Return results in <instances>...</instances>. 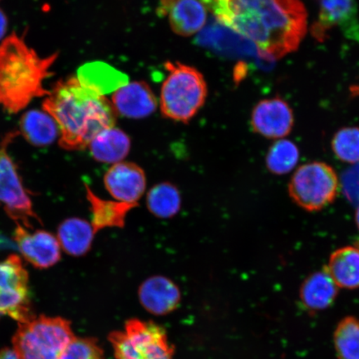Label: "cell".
Listing matches in <instances>:
<instances>
[{"label":"cell","instance_id":"f1b7e54d","mask_svg":"<svg viewBox=\"0 0 359 359\" xmlns=\"http://www.w3.org/2000/svg\"><path fill=\"white\" fill-rule=\"evenodd\" d=\"M60 359H104V355L96 339L74 337Z\"/></svg>","mask_w":359,"mask_h":359},{"label":"cell","instance_id":"30bf717a","mask_svg":"<svg viewBox=\"0 0 359 359\" xmlns=\"http://www.w3.org/2000/svg\"><path fill=\"white\" fill-rule=\"evenodd\" d=\"M196 43L208 48L218 55L241 60L253 62L258 67H267L272 64V57L266 55L250 40L219 22L213 21L199 32Z\"/></svg>","mask_w":359,"mask_h":359},{"label":"cell","instance_id":"44dd1931","mask_svg":"<svg viewBox=\"0 0 359 359\" xmlns=\"http://www.w3.org/2000/svg\"><path fill=\"white\" fill-rule=\"evenodd\" d=\"M85 187L93 214L91 224L96 232L105 228H123L127 214L137 206V204L102 200L94 194L88 186Z\"/></svg>","mask_w":359,"mask_h":359},{"label":"cell","instance_id":"7402d4cb","mask_svg":"<svg viewBox=\"0 0 359 359\" xmlns=\"http://www.w3.org/2000/svg\"><path fill=\"white\" fill-rule=\"evenodd\" d=\"M325 269L340 288H359L358 247H344L336 250Z\"/></svg>","mask_w":359,"mask_h":359},{"label":"cell","instance_id":"3957f363","mask_svg":"<svg viewBox=\"0 0 359 359\" xmlns=\"http://www.w3.org/2000/svg\"><path fill=\"white\" fill-rule=\"evenodd\" d=\"M57 57V53L40 57L15 32L4 38L0 42V107L16 114L35 98L47 97L50 91L43 83L53 74Z\"/></svg>","mask_w":359,"mask_h":359},{"label":"cell","instance_id":"d6a6232c","mask_svg":"<svg viewBox=\"0 0 359 359\" xmlns=\"http://www.w3.org/2000/svg\"><path fill=\"white\" fill-rule=\"evenodd\" d=\"M356 222H357L358 226L359 228V205H358V208L357 210V213H356Z\"/></svg>","mask_w":359,"mask_h":359},{"label":"cell","instance_id":"f546056e","mask_svg":"<svg viewBox=\"0 0 359 359\" xmlns=\"http://www.w3.org/2000/svg\"><path fill=\"white\" fill-rule=\"evenodd\" d=\"M345 196L353 204L359 203V163L345 172L342 177Z\"/></svg>","mask_w":359,"mask_h":359},{"label":"cell","instance_id":"d4e9b609","mask_svg":"<svg viewBox=\"0 0 359 359\" xmlns=\"http://www.w3.org/2000/svg\"><path fill=\"white\" fill-rule=\"evenodd\" d=\"M181 196L176 187L170 183H161L148 192L147 204L156 217L167 219L177 215L181 208Z\"/></svg>","mask_w":359,"mask_h":359},{"label":"cell","instance_id":"5b68a950","mask_svg":"<svg viewBox=\"0 0 359 359\" xmlns=\"http://www.w3.org/2000/svg\"><path fill=\"white\" fill-rule=\"evenodd\" d=\"M74 337L71 323L65 318L34 316L19 324L13 349L19 359H60Z\"/></svg>","mask_w":359,"mask_h":359},{"label":"cell","instance_id":"7c38bea8","mask_svg":"<svg viewBox=\"0 0 359 359\" xmlns=\"http://www.w3.org/2000/svg\"><path fill=\"white\" fill-rule=\"evenodd\" d=\"M214 0H160L157 13L167 17L175 34L189 37L208 24Z\"/></svg>","mask_w":359,"mask_h":359},{"label":"cell","instance_id":"cb8c5ba5","mask_svg":"<svg viewBox=\"0 0 359 359\" xmlns=\"http://www.w3.org/2000/svg\"><path fill=\"white\" fill-rule=\"evenodd\" d=\"M78 79L81 83L95 89L102 95L116 91L128 84L127 76L101 62H92L81 67Z\"/></svg>","mask_w":359,"mask_h":359},{"label":"cell","instance_id":"277c9868","mask_svg":"<svg viewBox=\"0 0 359 359\" xmlns=\"http://www.w3.org/2000/svg\"><path fill=\"white\" fill-rule=\"evenodd\" d=\"M167 79L161 90V110L165 118L187 123L198 112L208 96L205 81L194 67L168 62Z\"/></svg>","mask_w":359,"mask_h":359},{"label":"cell","instance_id":"9a60e30c","mask_svg":"<svg viewBox=\"0 0 359 359\" xmlns=\"http://www.w3.org/2000/svg\"><path fill=\"white\" fill-rule=\"evenodd\" d=\"M106 189L118 201L137 204L144 194L146 176L143 170L132 163H116L104 177Z\"/></svg>","mask_w":359,"mask_h":359},{"label":"cell","instance_id":"e0dca14e","mask_svg":"<svg viewBox=\"0 0 359 359\" xmlns=\"http://www.w3.org/2000/svg\"><path fill=\"white\" fill-rule=\"evenodd\" d=\"M139 299L143 307L155 316L172 312L181 302L177 285L163 276H154L143 282L139 289Z\"/></svg>","mask_w":359,"mask_h":359},{"label":"cell","instance_id":"5bb4252c","mask_svg":"<svg viewBox=\"0 0 359 359\" xmlns=\"http://www.w3.org/2000/svg\"><path fill=\"white\" fill-rule=\"evenodd\" d=\"M251 124L254 131L264 137H284L293 128V111L288 103L280 97L263 100L255 106Z\"/></svg>","mask_w":359,"mask_h":359},{"label":"cell","instance_id":"4dcf8cb0","mask_svg":"<svg viewBox=\"0 0 359 359\" xmlns=\"http://www.w3.org/2000/svg\"><path fill=\"white\" fill-rule=\"evenodd\" d=\"M8 29V18L1 8H0V42L4 39Z\"/></svg>","mask_w":359,"mask_h":359},{"label":"cell","instance_id":"603a6c76","mask_svg":"<svg viewBox=\"0 0 359 359\" xmlns=\"http://www.w3.org/2000/svg\"><path fill=\"white\" fill-rule=\"evenodd\" d=\"M96 233L92 224L85 219L71 218L60 224L57 240L67 254L81 257L91 248Z\"/></svg>","mask_w":359,"mask_h":359},{"label":"cell","instance_id":"6da1fadb","mask_svg":"<svg viewBox=\"0 0 359 359\" xmlns=\"http://www.w3.org/2000/svg\"><path fill=\"white\" fill-rule=\"evenodd\" d=\"M210 13L276 60L296 50L307 30V13L299 0H214Z\"/></svg>","mask_w":359,"mask_h":359},{"label":"cell","instance_id":"ba28073f","mask_svg":"<svg viewBox=\"0 0 359 359\" xmlns=\"http://www.w3.org/2000/svg\"><path fill=\"white\" fill-rule=\"evenodd\" d=\"M339 190V179L330 165L305 164L292 177L289 191L296 203L309 212H316L333 202Z\"/></svg>","mask_w":359,"mask_h":359},{"label":"cell","instance_id":"4fadbf2b","mask_svg":"<svg viewBox=\"0 0 359 359\" xmlns=\"http://www.w3.org/2000/svg\"><path fill=\"white\" fill-rule=\"evenodd\" d=\"M15 239L22 257L34 267L47 269L60 262L61 245L51 233L44 231L29 232V229L18 226Z\"/></svg>","mask_w":359,"mask_h":359},{"label":"cell","instance_id":"4316f807","mask_svg":"<svg viewBox=\"0 0 359 359\" xmlns=\"http://www.w3.org/2000/svg\"><path fill=\"white\" fill-rule=\"evenodd\" d=\"M299 157L298 148L293 142L288 140L278 141L268 152L267 168L275 174L288 173L297 164Z\"/></svg>","mask_w":359,"mask_h":359},{"label":"cell","instance_id":"1f68e13d","mask_svg":"<svg viewBox=\"0 0 359 359\" xmlns=\"http://www.w3.org/2000/svg\"><path fill=\"white\" fill-rule=\"evenodd\" d=\"M0 359H19L15 350L10 348L0 349Z\"/></svg>","mask_w":359,"mask_h":359},{"label":"cell","instance_id":"ac0fdd59","mask_svg":"<svg viewBox=\"0 0 359 359\" xmlns=\"http://www.w3.org/2000/svg\"><path fill=\"white\" fill-rule=\"evenodd\" d=\"M338 288L326 269L308 277L300 289V299L312 311H324L331 306L338 295Z\"/></svg>","mask_w":359,"mask_h":359},{"label":"cell","instance_id":"2e32d148","mask_svg":"<svg viewBox=\"0 0 359 359\" xmlns=\"http://www.w3.org/2000/svg\"><path fill=\"white\" fill-rule=\"evenodd\" d=\"M116 111L128 118L140 119L154 114L156 109V98L148 85L134 82L124 85L112 95Z\"/></svg>","mask_w":359,"mask_h":359},{"label":"cell","instance_id":"484cf974","mask_svg":"<svg viewBox=\"0 0 359 359\" xmlns=\"http://www.w3.org/2000/svg\"><path fill=\"white\" fill-rule=\"evenodd\" d=\"M334 348L339 359H359V320L346 317L339 322L334 334Z\"/></svg>","mask_w":359,"mask_h":359},{"label":"cell","instance_id":"7a4b0ae2","mask_svg":"<svg viewBox=\"0 0 359 359\" xmlns=\"http://www.w3.org/2000/svg\"><path fill=\"white\" fill-rule=\"evenodd\" d=\"M43 110L60 129V145L83 150L98 134L114 128L116 110L104 95L77 77L58 81L43 102Z\"/></svg>","mask_w":359,"mask_h":359},{"label":"cell","instance_id":"83f0119b","mask_svg":"<svg viewBox=\"0 0 359 359\" xmlns=\"http://www.w3.org/2000/svg\"><path fill=\"white\" fill-rule=\"evenodd\" d=\"M332 147L339 160L348 163H359V128L339 130L334 137Z\"/></svg>","mask_w":359,"mask_h":359},{"label":"cell","instance_id":"9c48e42d","mask_svg":"<svg viewBox=\"0 0 359 359\" xmlns=\"http://www.w3.org/2000/svg\"><path fill=\"white\" fill-rule=\"evenodd\" d=\"M8 316L19 324L34 318L29 273L20 257L0 262V318Z\"/></svg>","mask_w":359,"mask_h":359},{"label":"cell","instance_id":"d6986e66","mask_svg":"<svg viewBox=\"0 0 359 359\" xmlns=\"http://www.w3.org/2000/svg\"><path fill=\"white\" fill-rule=\"evenodd\" d=\"M19 133L31 145L42 147L56 140L60 129L46 111L30 110L21 116Z\"/></svg>","mask_w":359,"mask_h":359},{"label":"cell","instance_id":"8fae6325","mask_svg":"<svg viewBox=\"0 0 359 359\" xmlns=\"http://www.w3.org/2000/svg\"><path fill=\"white\" fill-rule=\"evenodd\" d=\"M320 11L312 34L323 41L331 29H338L345 38L359 43V18L356 0H318Z\"/></svg>","mask_w":359,"mask_h":359},{"label":"cell","instance_id":"52a82bcc","mask_svg":"<svg viewBox=\"0 0 359 359\" xmlns=\"http://www.w3.org/2000/svg\"><path fill=\"white\" fill-rule=\"evenodd\" d=\"M19 135L18 131L8 133L0 142V206L17 226L32 229L34 222H39V219L34 212L32 201L16 165L7 151Z\"/></svg>","mask_w":359,"mask_h":359},{"label":"cell","instance_id":"836d02e7","mask_svg":"<svg viewBox=\"0 0 359 359\" xmlns=\"http://www.w3.org/2000/svg\"><path fill=\"white\" fill-rule=\"evenodd\" d=\"M357 244H358V247L359 248V238H358V240L357 241Z\"/></svg>","mask_w":359,"mask_h":359},{"label":"cell","instance_id":"8992f818","mask_svg":"<svg viewBox=\"0 0 359 359\" xmlns=\"http://www.w3.org/2000/svg\"><path fill=\"white\" fill-rule=\"evenodd\" d=\"M109 341L116 359H173L174 347L155 323L130 320L124 330L109 335Z\"/></svg>","mask_w":359,"mask_h":359},{"label":"cell","instance_id":"ffe728a7","mask_svg":"<svg viewBox=\"0 0 359 359\" xmlns=\"http://www.w3.org/2000/svg\"><path fill=\"white\" fill-rule=\"evenodd\" d=\"M88 147L96 161L116 164L128 156L131 142L122 130L111 128L98 134Z\"/></svg>","mask_w":359,"mask_h":359}]
</instances>
